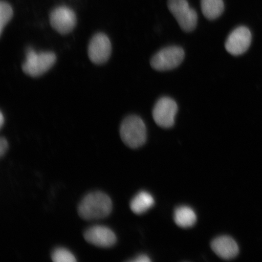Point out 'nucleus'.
Returning <instances> with one entry per match:
<instances>
[{
    "instance_id": "1",
    "label": "nucleus",
    "mask_w": 262,
    "mask_h": 262,
    "mask_svg": "<svg viewBox=\"0 0 262 262\" xmlns=\"http://www.w3.org/2000/svg\"><path fill=\"white\" fill-rule=\"evenodd\" d=\"M112 209L110 196L103 192L95 191L84 196L78 205V212L84 220H98L107 217Z\"/></svg>"
},
{
    "instance_id": "2",
    "label": "nucleus",
    "mask_w": 262,
    "mask_h": 262,
    "mask_svg": "<svg viewBox=\"0 0 262 262\" xmlns=\"http://www.w3.org/2000/svg\"><path fill=\"white\" fill-rule=\"evenodd\" d=\"M121 139L130 148H138L146 141V127L143 120L137 116H129L123 120L120 128Z\"/></svg>"
},
{
    "instance_id": "3",
    "label": "nucleus",
    "mask_w": 262,
    "mask_h": 262,
    "mask_svg": "<svg viewBox=\"0 0 262 262\" xmlns=\"http://www.w3.org/2000/svg\"><path fill=\"white\" fill-rule=\"evenodd\" d=\"M57 60L56 55L50 51L37 53L28 48L26 51V60L22 65V70L32 77L43 75L53 67Z\"/></svg>"
},
{
    "instance_id": "4",
    "label": "nucleus",
    "mask_w": 262,
    "mask_h": 262,
    "mask_svg": "<svg viewBox=\"0 0 262 262\" xmlns=\"http://www.w3.org/2000/svg\"><path fill=\"white\" fill-rule=\"evenodd\" d=\"M168 6L183 31L189 32L194 30L198 25V14L190 8L187 0H168Z\"/></svg>"
},
{
    "instance_id": "5",
    "label": "nucleus",
    "mask_w": 262,
    "mask_h": 262,
    "mask_svg": "<svg viewBox=\"0 0 262 262\" xmlns=\"http://www.w3.org/2000/svg\"><path fill=\"white\" fill-rule=\"evenodd\" d=\"M185 58V52L179 47H169L157 52L150 60V66L157 71H166L178 68Z\"/></svg>"
},
{
    "instance_id": "6",
    "label": "nucleus",
    "mask_w": 262,
    "mask_h": 262,
    "mask_svg": "<svg viewBox=\"0 0 262 262\" xmlns=\"http://www.w3.org/2000/svg\"><path fill=\"white\" fill-rule=\"evenodd\" d=\"M178 111V104L169 97H162L157 101L152 110L155 122L163 128H170L175 123V117Z\"/></svg>"
},
{
    "instance_id": "7",
    "label": "nucleus",
    "mask_w": 262,
    "mask_h": 262,
    "mask_svg": "<svg viewBox=\"0 0 262 262\" xmlns=\"http://www.w3.org/2000/svg\"><path fill=\"white\" fill-rule=\"evenodd\" d=\"M49 18L52 27L61 35L70 34L77 25V16L74 11L65 6L55 8Z\"/></svg>"
},
{
    "instance_id": "8",
    "label": "nucleus",
    "mask_w": 262,
    "mask_h": 262,
    "mask_svg": "<svg viewBox=\"0 0 262 262\" xmlns=\"http://www.w3.org/2000/svg\"><path fill=\"white\" fill-rule=\"evenodd\" d=\"M112 45L109 37L103 33H97L94 35L88 47V56L93 63L103 64L109 60Z\"/></svg>"
},
{
    "instance_id": "9",
    "label": "nucleus",
    "mask_w": 262,
    "mask_h": 262,
    "mask_svg": "<svg viewBox=\"0 0 262 262\" xmlns=\"http://www.w3.org/2000/svg\"><path fill=\"white\" fill-rule=\"evenodd\" d=\"M252 41L251 32L245 26H239L232 31L226 40L225 47L228 53L238 56L245 53Z\"/></svg>"
},
{
    "instance_id": "10",
    "label": "nucleus",
    "mask_w": 262,
    "mask_h": 262,
    "mask_svg": "<svg viewBox=\"0 0 262 262\" xmlns=\"http://www.w3.org/2000/svg\"><path fill=\"white\" fill-rule=\"evenodd\" d=\"M84 237L88 243L100 248H110L116 244L117 237L111 229L104 226L96 225L85 231Z\"/></svg>"
},
{
    "instance_id": "11",
    "label": "nucleus",
    "mask_w": 262,
    "mask_h": 262,
    "mask_svg": "<svg viewBox=\"0 0 262 262\" xmlns=\"http://www.w3.org/2000/svg\"><path fill=\"white\" fill-rule=\"evenodd\" d=\"M211 246L212 251L223 259H232L238 254L239 249L236 242L227 235L215 238L211 242Z\"/></svg>"
},
{
    "instance_id": "12",
    "label": "nucleus",
    "mask_w": 262,
    "mask_h": 262,
    "mask_svg": "<svg viewBox=\"0 0 262 262\" xmlns=\"http://www.w3.org/2000/svg\"><path fill=\"white\" fill-rule=\"evenodd\" d=\"M155 199L148 192L140 191L130 203L131 210L136 214H143L155 205Z\"/></svg>"
},
{
    "instance_id": "13",
    "label": "nucleus",
    "mask_w": 262,
    "mask_h": 262,
    "mask_svg": "<svg viewBox=\"0 0 262 262\" xmlns=\"http://www.w3.org/2000/svg\"><path fill=\"white\" fill-rule=\"evenodd\" d=\"M173 219L179 227L188 228L195 225L196 215L191 208L188 206H181L176 209Z\"/></svg>"
},
{
    "instance_id": "14",
    "label": "nucleus",
    "mask_w": 262,
    "mask_h": 262,
    "mask_svg": "<svg viewBox=\"0 0 262 262\" xmlns=\"http://www.w3.org/2000/svg\"><path fill=\"white\" fill-rule=\"evenodd\" d=\"M203 14L210 20L220 16L224 11V3L223 0H201Z\"/></svg>"
},
{
    "instance_id": "15",
    "label": "nucleus",
    "mask_w": 262,
    "mask_h": 262,
    "mask_svg": "<svg viewBox=\"0 0 262 262\" xmlns=\"http://www.w3.org/2000/svg\"><path fill=\"white\" fill-rule=\"evenodd\" d=\"M14 12L8 3L2 1L0 3V34H2L6 25L12 18Z\"/></svg>"
},
{
    "instance_id": "16",
    "label": "nucleus",
    "mask_w": 262,
    "mask_h": 262,
    "mask_svg": "<svg viewBox=\"0 0 262 262\" xmlns=\"http://www.w3.org/2000/svg\"><path fill=\"white\" fill-rule=\"evenodd\" d=\"M52 261L54 262H75L77 261L74 254L64 248H58L52 252Z\"/></svg>"
},
{
    "instance_id": "17",
    "label": "nucleus",
    "mask_w": 262,
    "mask_h": 262,
    "mask_svg": "<svg viewBox=\"0 0 262 262\" xmlns=\"http://www.w3.org/2000/svg\"><path fill=\"white\" fill-rule=\"evenodd\" d=\"M8 149V143L5 137H1L0 139V156L3 157Z\"/></svg>"
},
{
    "instance_id": "18",
    "label": "nucleus",
    "mask_w": 262,
    "mask_h": 262,
    "mask_svg": "<svg viewBox=\"0 0 262 262\" xmlns=\"http://www.w3.org/2000/svg\"><path fill=\"white\" fill-rule=\"evenodd\" d=\"M129 261L133 262H149L150 261V259L146 254H140L134 258V259Z\"/></svg>"
},
{
    "instance_id": "19",
    "label": "nucleus",
    "mask_w": 262,
    "mask_h": 262,
    "mask_svg": "<svg viewBox=\"0 0 262 262\" xmlns=\"http://www.w3.org/2000/svg\"><path fill=\"white\" fill-rule=\"evenodd\" d=\"M5 123V118L4 116H3V113L1 112V114H0V126L2 127L3 126V124H4Z\"/></svg>"
}]
</instances>
